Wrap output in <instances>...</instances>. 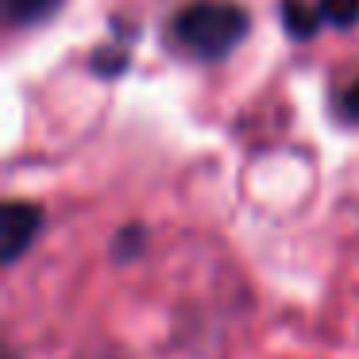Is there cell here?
Listing matches in <instances>:
<instances>
[{
	"mask_svg": "<svg viewBox=\"0 0 359 359\" xmlns=\"http://www.w3.org/2000/svg\"><path fill=\"white\" fill-rule=\"evenodd\" d=\"M243 35H248V12L228 0H197L170 20L174 47L201 62H217V58L232 55L243 43Z\"/></svg>",
	"mask_w": 359,
	"mask_h": 359,
	"instance_id": "1",
	"label": "cell"
},
{
	"mask_svg": "<svg viewBox=\"0 0 359 359\" xmlns=\"http://www.w3.org/2000/svg\"><path fill=\"white\" fill-rule=\"evenodd\" d=\"M39 224H43L39 205H32V201H8L4 205V217H0V228H4V263H16V259L32 248Z\"/></svg>",
	"mask_w": 359,
	"mask_h": 359,
	"instance_id": "2",
	"label": "cell"
},
{
	"mask_svg": "<svg viewBox=\"0 0 359 359\" xmlns=\"http://www.w3.org/2000/svg\"><path fill=\"white\" fill-rule=\"evenodd\" d=\"M282 24L294 39H313L320 27V8H309V0H282Z\"/></svg>",
	"mask_w": 359,
	"mask_h": 359,
	"instance_id": "3",
	"label": "cell"
},
{
	"mask_svg": "<svg viewBox=\"0 0 359 359\" xmlns=\"http://www.w3.org/2000/svg\"><path fill=\"white\" fill-rule=\"evenodd\" d=\"M58 4H62V0H8V24H16V27L39 24V20H47Z\"/></svg>",
	"mask_w": 359,
	"mask_h": 359,
	"instance_id": "4",
	"label": "cell"
},
{
	"mask_svg": "<svg viewBox=\"0 0 359 359\" xmlns=\"http://www.w3.org/2000/svg\"><path fill=\"white\" fill-rule=\"evenodd\" d=\"M320 8V20L332 27H355L359 24V0H317Z\"/></svg>",
	"mask_w": 359,
	"mask_h": 359,
	"instance_id": "5",
	"label": "cell"
},
{
	"mask_svg": "<svg viewBox=\"0 0 359 359\" xmlns=\"http://www.w3.org/2000/svg\"><path fill=\"white\" fill-rule=\"evenodd\" d=\"M340 112H344V120L359 124V78L351 81L348 89H344V97H340Z\"/></svg>",
	"mask_w": 359,
	"mask_h": 359,
	"instance_id": "6",
	"label": "cell"
}]
</instances>
